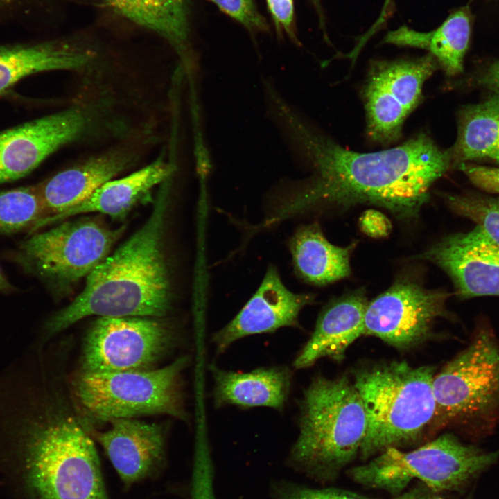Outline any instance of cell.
<instances>
[{"label": "cell", "mask_w": 499, "mask_h": 499, "mask_svg": "<svg viewBox=\"0 0 499 499\" xmlns=\"http://www.w3.org/2000/svg\"><path fill=\"white\" fill-rule=\"evenodd\" d=\"M300 133L316 175L279 207L272 222L322 204L367 203L400 218L415 217L428 200L430 188L451 163L449 152L424 133L374 152L347 150L306 128Z\"/></svg>", "instance_id": "1"}, {"label": "cell", "mask_w": 499, "mask_h": 499, "mask_svg": "<svg viewBox=\"0 0 499 499\" xmlns=\"http://www.w3.org/2000/svg\"><path fill=\"white\" fill-rule=\"evenodd\" d=\"M168 196L166 180L144 225L87 277L82 291L48 320V333L91 315L159 317L168 313L171 289L163 238Z\"/></svg>", "instance_id": "2"}, {"label": "cell", "mask_w": 499, "mask_h": 499, "mask_svg": "<svg viewBox=\"0 0 499 499\" xmlns=\"http://www.w3.org/2000/svg\"><path fill=\"white\" fill-rule=\"evenodd\" d=\"M299 405V435L288 464L310 478L333 480L360 453L367 427L361 396L345 375L317 376Z\"/></svg>", "instance_id": "3"}, {"label": "cell", "mask_w": 499, "mask_h": 499, "mask_svg": "<svg viewBox=\"0 0 499 499\" xmlns=\"http://www.w3.org/2000/svg\"><path fill=\"white\" fill-rule=\"evenodd\" d=\"M20 444L33 499H109L94 443L69 412L50 408L26 426Z\"/></svg>", "instance_id": "4"}, {"label": "cell", "mask_w": 499, "mask_h": 499, "mask_svg": "<svg viewBox=\"0 0 499 499\" xmlns=\"http://www.w3.org/2000/svg\"><path fill=\"white\" fill-rule=\"evenodd\" d=\"M435 368L392 361L353 372L367 419L360 457L365 459L390 448L417 441L432 425L436 403Z\"/></svg>", "instance_id": "5"}, {"label": "cell", "mask_w": 499, "mask_h": 499, "mask_svg": "<svg viewBox=\"0 0 499 499\" xmlns=\"http://www.w3.org/2000/svg\"><path fill=\"white\" fill-rule=\"evenodd\" d=\"M498 457L499 450L486 453L446 433L410 452L388 448L349 475L361 485L394 494L414 479L437 492L459 488Z\"/></svg>", "instance_id": "6"}, {"label": "cell", "mask_w": 499, "mask_h": 499, "mask_svg": "<svg viewBox=\"0 0 499 499\" xmlns=\"http://www.w3.org/2000/svg\"><path fill=\"white\" fill-rule=\"evenodd\" d=\"M189 362L181 357L154 370L82 372L73 384L85 412L98 420L166 414L185 420L181 374Z\"/></svg>", "instance_id": "7"}, {"label": "cell", "mask_w": 499, "mask_h": 499, "mask_svg": "<svg viewBox=\"0 0 499 499\" xmlns=\"http://www.w3.org/2000/svg\"><path fill=\"white\" fill-rule=\"evenodd\" d=\"M123 230L88 218L64 222L33 233L20 244L15 260L54 294H61L107 258Z\"/></svg>", "instance_id": "8"}, {"label": "cell", "mask_w": 499, "mask_h": 499, "mask_svg": "<svg viewBox=\"0 0 499 499\" xmlns=\"http://www.w3.org/2000/svg\"><path fill=\"white\" fill-rule=\"evenodd\" d=\"M434 427L490 417L499 408V342L487 329L433 380Z\"/></svg>", "instance_id": "9"}, {"label": "cell", "mask_w": 499, "mask_h": 499, "mask_svg": "<svg viewBox=\"0 0 499 499\" xmlns=\"http://www.w3.org/2000/svg\"><path fill=\"white\" fill-rule=\"evenodd\" d=\"M174 331L145 317H100L84 342L82 372L146 369L172 346Z\"/></svg>", "instance_id": "10"}, {"label": "cell", "mask_w": 499, "mask_h": 499, "mask_svg": "<svg viewBox=\"0 0 499 499\" xmlns=\"http://www.w3.org/2000/svg\"><path fill=\"white\" fill-rule=\"evenodd\" d=\"M437 67L430 54L372 65L363 94L367 131L373 141L387 146L398 140L405 119L421 102L423 83Z\"/></svg>", "instance_id": "11"}, {"label": "cell", "mask_w": 499, "mask_h": 499, "mask_svg": "<svg viewBox=\"0 0 499 499\" xmlns=\"http://www.w3.org/2000/svg\"><path fill=\"white\" fill-rule=\"evenodd\" d=\"M449 295L444 290H427L409 279H399L368 303L365 335L399 349L414 347L429 337L435 320L444 315Z\"/></svg>", "instance_id": "12"}, {"label": "cell", "mask_w": 499, "mask_h": 499, "mask_svg": "<svg viewBox=\"0 0 499 499\" xmlns=\"http://www.w3.org/2000/svg\"><path fill=\"white\" fill-rule=\"evenodd\" d=\"M91 123L88 112L71 107L0 132V184L28 175L59 148L80 138Z\"/></svg>", "instance_id": "13"}, {"label": "cell", "mask_w": 499, "mask_h": 499, "mask_svg": "<svg viewBox=\"0 0 499 499\" xmlns=\"http://www.w3.org/2000/svg\"><path fill=\"white\" fill-rule=\"evenodd\" d=\"M417 258L446 272L462 298L499 297V246L475 227L443 238Z\"/></svg>", "instance_id": "14"}, {"label": "cell", "mask_w": 499, "mask_h": 499, "mask_svg": "<svg viewBox=\"0 0 499 499\" xmlns=\"http://www.w3.org/2000/svg\"><path fill=\"white\" fill-rule=\"evenodd\" d=\"M315 300L310 293H295L283 283L278 270L270 265L256 291L239 313L213 335L217 353L252 335L272 333L282 327H298L301 310Z\"/></svg>", "instance_id": "15"}, {"label": "cell", "mask_w": 499, "mask_h": 499, "mask_svg": "<svg viewBox=\"0 0 499 499\" xmlns=\"http://www.w3.org/2000/svg\"><path fill=\"white\" fill-rule=\"evenodd\" d=\"M109 421L110 428L95 437L123 484L128 487L154 475L164 460L162 428L133 418Z\"/></svg>", "instance_id": "16"}, {"label": "cell", "mask_w": 499, "mask_h": 499, "mask_svg": "<svg viewBox=\"0 0 499 499\" xmlns=\"http://www.w3.org/2000/svg\"><path fill=\"white\" fill-rule=\"evenodd\" d=\"M369 301L362 290L344 295L329 304L319 315L309 340L296 356L293 366L304 369L322 358L342 361L348 347L365 335Z\"/></svg>", "instance_id": "17"}, {"label": "cell", "mask_w": 499, "mask_h": 499, "mask_svg": "<svg viewBox=\"0 0 499 499\" xmlns=\"http://www.w3.org/2000/svg\"><path fill=\"white\" fill-rule=\"evenodd\" d=\"M131 161L130 154L112 151L61 171L37 185L44 217L35 231L43 227L51 218L86 200L100 186L125 170Z\"/></svg>", "instance_id": "18"}, {"label": "cell", "mask_w": 499, "mask_h": 499, "mask_svg": "<svg viewBox=\"0 0 499 499\" xmlns=\"http://www.w3.org/2000/svg\"><path fill=\"white\" fill-rule=\"evenodd\" d=\"M216 406L268 407L282 410L289 394L292 374L283 366L234 372L211 366Z\"/></svg>", "instance_id": "19"}, {"label": "cell", "mask_w": 499, "mask_h": 499, "mask_svg": "<svg viewBox=\"0 0 499 499\" xmlns=\"http://www.w3.org/2000/svg\"><path fill=\"white\" fill-rule=\"evenodd\" d=\"M94 55L91 50L62 40L0 46V93L32 73L81 68Z\"/></svg>", "instance_id": "20"}, {"label": "cell", "mask_w": 499, "mask_h": 499, "mask_svg": "<svg viewBox=\"0 0 499 499\" xmlns=\"http://www.w3.org/2000/svg\"><path fill=\"white\" fill-rule=\"evenodd\" d=\"M172 171L168 164L157 160L125 177L110 180L82 202L49 219L44 227L91 212L122 219L151 189L170 177Z\"/></svg>", "instance_id": "21"}, {"label": "cell", "mask_w": 499, "mask_h": 499, "mask_svg": "<svg viewBox=\"0 0 499 499\" xmlns=\"http://www.w3.org/2000/svg\"><path fill=\"white\" fill-rule=\"evenodd\" d=\"M288 245L295 272L307 283L325 285L350 274V255L355 245L341 247L331 244L317 223L299 226Z\"/></svg>", "instance_id": "22"}, {"label": "cell", "mask_w": 499, "mask_h": 499, "mask_svg": "<svg viewBox=\"0 0 499 499\" xmlns=\"http://www.w3.org/2000/svg\"><path fill=\"white\" fill-rule=\"evenodd\" d=\"M470 34L469 16L466 10H459L434 30L419 32L402 26L388 32L383 42L427 50L448 75L455 76L463 71Z\"/></svg>", "instance_id": "23"}, {"label": "cell", "mask_w": 499, "mask_h": 499, "mask_svg": "<svg viewBox=\"0 0 499 499\" xmlns=\"http://www.w3.org/2000/svg\"><path fill=\"white\" fill-rule=\"evenodd\" d=\"M458 164L489 160L499 165V93L461 112L457 141L449 151Z\"/></svg>", "instance_id": "24"}, {"label": "cell", "mask_w": 499, "mask_h": 499, "mask_svg": "<svg viewBox=\"0 0 499 499\" xmlns=\"http://www.w3.org/2000/svg\"><path fill=\"white\" fill-rule=\"evenodd\" d=\"M117 13L166 39L182 54L190 35L189 0H105Z\"/></svg>", "instance_id": "25"}, {"label": "cell", "mask_w": 499, "mask_h": 499, "mask_svg": "<svg viewBox=\"0 0 499 499\" xmlns=\"http://www.w3.org/2000/svg\"><path fill=\"white\" fill-rule=\"evenodd\" d=\"M44 217L43 204L35 186L0 191V233L33 234Z\"/></svg>", "instance_id": "26"}, {"label": "cell", "mask_w": 499, "mask_h": 499, "mask_svg": "<svg viewBox=\"0 0 499 499\" xmlns=\"http://www.w3.org/2000/svg\"><path fill=\"white\" fill-rule=\"evenodd\" d=\"M446 201L455 213L473 222L484 236L499 246V197L449 195Z\"/></svg>", "instance_id": "27"}, {"label": "cell", "mask_w": 499, "mask_h": 499, "mask_svg": "<svg viewBox=\"0 0 499 499\" xmlns=\"http://www.w3.org/2000/svg\"><path fill=\"white\" fill-rule=\"evenodd\" d=\"M56 8L57 0H0V25L42 28Z\"/></svg>", "instance_id": "28"}, {"label": "cell", "mask_w": 499, "mask_h": 499, "mask_svg": "<svg viewBox=\"0 0 499 499\" xmlns=\"http://www.w3.org/2000/svg\"><path fill=\"white\" fill-rule=\"evenodd\" d=\"M269 499H371L336 488H311L281 480L272 484Z\"/></svg>", "instance_id": "29"}, {"label": "cell", "mask_w": 499, "mask_h": 499, "mask_svg": "<svg viewBox=\"0 0 499 499\" xmlns=\"http://www.w3.org/2000/svg\"><path fill=\"white\" fill-rule=\"evenodd\" d=\"M208 1L250 32H265L269 29L265 19L257 8L255 0Z\"/></svg>", "instance_id": "30"}, {"label": "cell", "mask_w": 499, "mask_h": 499, "mask_svg": "<svg viewBox=\"0 0 499 499\" xmlns=\"http://www.w3.org/2000/svg\"><path fill=\"white\" fill-rule=\"evenodd\" d=\"M266 3L278 34L284 33L292 42L299 44L295 31L293 0H266Z\"/></svg>", "instance_id": "31"}, {"label": "cell", "mask_w": 499, "mask_h": 499, "mask_svg": "<svg viewBox=\"0 0 499 499\" xmlns=\"http://www.w3.org/2000/svg\"><path fill=\"white\" fill-rule=\"evenodd\" d=\"M471 182L481 190L499 194V167H489L467 162L457 164Z\"/></svg>", "instance_id": "32"}, {"label": "cell", "mask_w": 499, "mask_h": 499, "mask_svg": "<svg viewBox=\"0 0 499 499\" xmlns=\"http://www.w3.org/2000/svg\"><path fill=\"white\" fill-rule=\"evenodd\" d=\"M362 230L373 237L387 236L391 229L389 220L380 212L375 210L365 211L360 218Z\"/></svg>", "instance_id": "33"}, {"label": "cell", "mask_w": 499, "mask_h": 499, "mask_svg": "<svg viewBox=\"0 0 499 499\" xmlns=\"http://www.w3.org/2000/svg\"><path fill=\"white\" fill-rule=\"evenodd\" d=\"M484 85L499 92V61L493 64L482 77Z\"/></svg>", "instance_id": "34"}, {"label": "cell", "mask_w": 499, "mask_h": 499, "mask_svg": "<svg viewBox=\"0 0 499 499\" xmlns=\"http://www.w3.org/2000/svg\"><path fill=\"white\" fill-rule=\"evenodd\" d=\"M392 499H442L426 490L414 489Z\"/></svg>", "instance_id": "35"}, {"label": "cell", "mask_w": 499, "mask_h": 499, "mask_svg": "<svg viewBox=\"0 0 499 499\" xmlns=\"http://www.w3.org/2000/svg\"><path fill=\"white\" fill-rule=\"evenodd\" d=\"M15 290L0 268V292H11Z\"/></svg>", "instance_id": "36"}, {"label": "cell", "mask_w": 499, "mask_h": 499, "mask_svg": "<svg viewBox=\"0 0 499 499\" xmlns=\"http://www.w3.org/2000/svg\"><path fill=\"white\" fill-rule=\"evenodd\" d=\"M312 1L317 11L319 17L320 19V21H322L321 24L323 25L324 22H323V17H322V10H321L320 0H312Z\"/></svg>", "instance_id": "37"}, {"label": "cell", "mask_w": 499, "mask_h": 499, "mask_svg": "<svg viewBox=\"0 0 499 499\" xmlns=\"http://www.w3.org/2000/svg\"><path fill=\"white\" fill-rule=\"evenodd\" d=\"M499 93V92H498Z\"/></svg>", "instance_id": "38"}]
</instances>
